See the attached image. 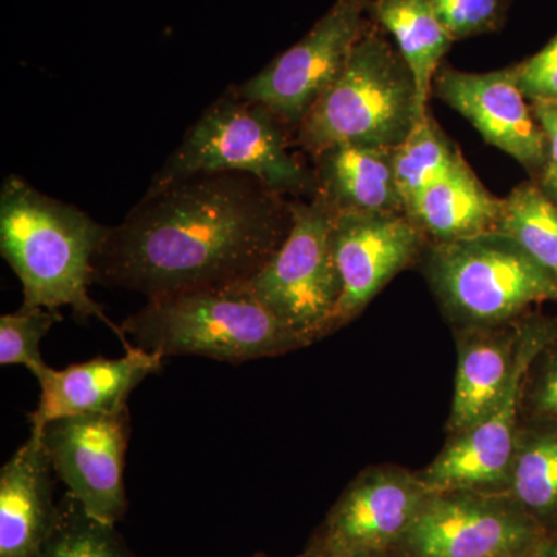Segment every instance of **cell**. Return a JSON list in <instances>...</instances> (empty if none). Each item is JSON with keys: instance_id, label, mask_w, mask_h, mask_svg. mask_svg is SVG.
I'll use <instances>...</instances> for the list:
<instances>
[{"instance_id": "1", "label": "cell", "mask_w": 557, "mask_h": 557, "mask_svg": "<svg viewBox=\"0 0 557 557\" xmlns=\"http://www.w3.org/2000/svg\"><path fill=\"white\" fill-rule=\"evenodd\" d=\"M242 172L194 175L148 190L106 234L95 282L159 299L244 284L284 244L292 205Z\"/></svg>"}, {"instance_id": "2", "label": "cell", "mask_w": 557, "mask_h": 557, "mask_svg": "<svg viewBox=\"0 0 557 557\" xmlns=\"http://www.w3.org/2000/svg\"><path fill=\"white\" fill-rule=\"evenodd\" d=\"M109 228L86 212L39 193L11 174L0 190V252L22 284L25 307L60 311L70 307L79 321L100 319L124 348L120 325L91 299L94 260Z\"/></svg>"}, {"instance_id": "3", "label": "cell", "mask_w": 557, "mask_h": 557, "mask_svg": "<svg viewBox=\"0 0 557 557\" xmlns=\"http://www.w3.org/2000/svg\"><path fill=\"white\" fill-rule=\"evenodd\" d=\"M120 327L131 346L164 358L194 355L231 364L309 346L247 282L149 299Z\"/></svg>"}, {"instance_id": "4", "label": "cell", "mask_w": 557, "mask_h": 557, "mask_svg": "<svg viewBox=\"0 0 557 557\" xmlns=\"http://www.w3.org/2000/svg\"><path fill=\"white\" fill-rule=\"evenodd\" d=\"M423 271L443 314L456 330L500 327L557 300V281L500 231L432 242Z\"/></svg>"}, {"instance_id": "5", "label": "cell", "mask_w": 557, "mask_h": 557, "mask_svg": "<svg viewBox=\"0 0 557 557\" xmlns=\"http://www.w3.org/2000/svg\"><path fill=\"white\" fill-rule=\"evenodd\" d=\"M428 113L397 47L366 30L339 78L299 124V141L314 156L346 143L394 149Z\"/></svg>"}, {"instance_id": "6", "label": "cell", "mask_w": 557, "mask_h": 557, "mask_svg": "<svg viewBox=\"0 0 557 557\" xmlns=\"http://www.w3.org/2000/svg\"><path fill=\"white\" fill-rule=\"evenodd\" d=\"M242 172L278 194L313 188V178L289 153L282 121L265 106L234 91L209 106L157 175L148 190L194 175Z\"/></svg>"}, {"instance_id": "7", "label": "cell", "mask_w": 557, "mask_h": 557, "mask_svg": "<svg viewBox=\"0 0 557 557\" xmlns=\"http://www.w3.org/2000/svg\"><path fill=\"white\" fill-rule=\"evenodd\" d=\"M336 211L321 194L292 205L284 244L247 284L296 335L313 344L330 335L343 284L332 248Z\"/></svg>"}, {"instance_id": "8", "label": "cell", "mask_w": 557, "mask_h": 557, "mask_svg": "<svg viewBox=\"0 0 557 557\" xmlns=\"http://www.w3.org/2000/svg\"><path fill=\"white\" fill-rule=\"evenodd\" d=\"M556 341V318L530 311L519 319L515 368L504 395L479 424L450 437L435 460L418 472L429 493L469 490L507 494L528 375L539 355Z\"/></svg>"}, {"instance_id": "9", "label": "cell", "mask_w": 557, "mask_h": 557, "mask_svg": "<svg viewBox=\"0 0 557 557\" xmlns=\"http://www.w3.org/2000/svg\"><path fill=\"white\" fill-rule=\"evenodd\" d=\"M545 536L508 494L429 493L394 557H533Z\"/></svg>"}, {"instance_id": "10", "label": "cell", "mask_w": 557, "mask_h": 557, "mask_svg": "<svg viewBox=\"0 0 557 557\" xmlns=\"http://www.w3.org/2000/svg\"><path fill=\"white\" fill-rule=\"evenodd\" d=\"M366 0H336L298 44L277 57L236 94L265 106L282 123L300 124L336 83L366 27Z\"/></svg>"}, {"instance_id": "11", "label": "cell", "mask_w": 557, "mask_h": 557, "mask_svg": "<svg viewBox=\"0 0 557 557\" xmlns=\"http://www.w3.org/2000/svg\"><path fill=\"white\" fill-rule=\"evenodd\" d=\"M428 494L418 472L395 465L364 469L330 508L306 549L322 557L392 552Z\"/></svg>"}, {"instance_id": "12", "label": "cell", "mask_w": 557, "mask_h": 557, "mask_svg": "<svg viewBox=\"0 0 557 557\" xmlns=\"http://www.w3.org/2000/svg\"><path fill=\"white\" fill-rule=\"evenodd\" d=\"M42 435L51 467L67 493L94 518L116 525L126 515L124 461L131 440L129 409L58 418Z\"/></svg>"}, {"instance_id": "13", "label": "cell", "mask_w": 557, "mask_h": 557, "mask_svg": "<svg viewBox=\"0 0 557 557\" xmlns=\"http://www.w3.org/2000/svg\"><path fill=\"white\" fill-rule=\"evenodd\" d=\"M423 231L403 212H336L332 248L343 293L330 335L358 318L399 271L426 249Z\"/></svg>"}, {"instance_id": "14", "label": "cell", "mask_w": 557, "mask_h": 557, "mask_svg": "<svg viewBox=\"0 0 557 557\" xmlns=\"http://www.w3.org/2000/svg\"><path fill=\"white\" fill-rule=\"evenodd\" d=\"M432 89L494 148L528 171L541 172L545 166L547 135L520 90L515 67L485 73L442 69Z\"/></svg>"}, {"instance_id": "15", "label": "cell", "mask_w": 557, "mask_h": 557, "mask_svg": "<svg viewBox=\"0 0 557 557\" xmlns=\"http://www.w3.org/2000/svg\"><path fill=\"white\" fill-rule=\"evenodd\" d=\"M163 355L126 348L120 358H94L62 370L47 368L39 376L38 408L30 413L32 432L58 418L115 413L127 408L132 391L160 372Z\"/></svg>"}, {"instance_id": "16", "label": "cell", "mask_w": 557, "mask_h": 557, "mask_svg": "<svg viewBox=\"0 0 557 557\" xmlns=\"http://www.w3.org/2000/svg\"><path fill=\"white\" fill-rule=\"evenodd\" d=\"M53 474L36 432L0 469V557H39L60 512Z\"/></svg>"}, {"instance_id": "17", "label": "cell", "mask_w": 557, "mask_h": 557, "mask_svg": "<svg viewBox=\"0 0 557 557\" xmlns=\"http://www.w3.org/2000/svg\"><path fill=\"white\" fill-rule=\"evenodd\" d=\"M518 321L500 327L456 330L457 373L448 420L450 437L479 424L504 395L515 368Z\"/></svg>"}, {"instance_id": "18", "label": "cell", "mask_w": 557, "mask_h": 557, "mask_svg": "<svg viewBox=\"0 0 557 557\" xmlns=\"http://www.w3.org/2000/svg\"><path fill=\"white\" fill-rule=\"evenodd\" d=\"M317 193L336 212H403L405 200L395 172L394 149L333 145L321 150Z\"/></svg>"}, {"instance_id": "19", "label": "cell", "mask_w": 557, "mask_h": 557, "mask_svg": "<svg viewBox=\"0 0 557 557\" xmlns=\"http://www.w3.org/2000/svg\"><path fill=\"white\" fill-rule=\"evenodd\" d=\"M504 199L480 183L463 156L420 194L408 215L434 242L468 239L497 231Z\"/></svg>"}, {"instance_id": "20", "label": "cell", "mask_w": 557, "mask_h": 557, "mask_svg": "<svg viewBox=\"0 0 557 557\" xmlns=\"http://www.w3.org/2000/svg\"><path fill=\"white\" fill-rule=\"evenodd\" d=\"M507 494L537 525L557 528V421L523 417Z\"/></svg>"}, {"instance_id": "21", "label": "cell", "mask_w": 557, "mask_h": 557, "mask_svg": "<svg viewBox=\"0 0 557 557\" xmlns=\"http://www.w3.org/2000/svg\"><path fill=\"white\" fill-rule=\"evenodd\" d=\"M372 11L376 21L394 36L416 79L421 108L428 110L440 62L453 46V38L428 0H375Z\"/></svg>"}, {"instance_id": "22", "label": "cell", "mask_w": 557, "mask_h": 557, "mask_svg": "<svg viewBox=\"0 0 557 557\" xmlns=\"http://www.w3.org/2000/svg\"><path fill=\"white\" fill-rule=\"evenodd\" d=\"M497 231L518 242L557 281V205L533 183L504 199Z\"/></svg>"}, {"instance_id": "23", "label": "cell", "mask_w": 557, "mask_h": 557, "mask_svg": "<svg viewBox=\"0 0 557 557\" xmlns=\"http://www.w3.org/2000/svg\"><path fill=\"white\" fill-rule=\"evenodd\" d=\"M460 150L445 137L431 115L423 116L408 138L394 148L395 172L406 214L420 194L456 163Z\"/></svg>"}, {"instance_id": "24", "label": "cell", "mask_w": 557, "mask_h": 557, "mask_svg": "<svg viewBox=\"0 0 557 557\" xmlns=\"http://www.w3.org/2000/svg\"><path fill=\"white\" fill-rule=\"evenodd\" d=\"M39 557H135L115 525L94 518L67 493Z\"/></svg>"}, {"instance_id": "25", "label": "cell", "mask_w": 557, "mask_h": 557, "mask_svg": "<svg viewBox=\"0 0 557 557\" xmlns=\"http://www.w3.org/2000/svg\"><path fill=\"white\" fill-rule=\"evenodd\" d=\"M61 321L60 311L22 306L0 318V364L24 366L36 379L49 366L40 355V341Z\"/></svg>"}, {"instance_id": "26", "label": "cell", "mask_w": 557, "mask_h": 557, "mask_svg": "<svg viewBox=\"0 0 557 557\" xmlns=\"http://www.w3.org/2000/svg\"><path fill=\"white\" fill-rule=\"evenodd\" d=\"M453 40L496 32L504 24L507 0H428Z\"/></svg>"}, {"instance_id": "27", "label": "cell", "mask_w": 557, "mask_h": 557, "mask_svg": "<svg viewBox=\"0 0 557 557\" xmlns=\"http://www.w3.org/2000/svg\"><path fill=\"white\" fill-rule=\"evenodd\" d=\"M522 416L557 421V341L539 355L530 370Z\"/></svg>"}, {"instance_id": "28", "label": "cell", "mask_w": 557, "mask_h": 557, "mask_svg": "<svg viewBox=\"0 0 557 557\" xmlns=\"http://www.w3.org/2000/svg\"><path fill=\"white\" fill-rule=\"evenodd\" d=\"M515 67L516 79L527 100H557V33L547 46Z\"/></svg>"}, {"instance_id": "29", "label": "cell", "mask_w": 557, "mask_h": 557, "mask_svg": "<svg viewBox=\"0 0 557 557\" xmlns=\"http://www.w3.org/2000/svg\"><path fill=\"white\" fill-rule=\"evenodd\" d=\"M531 108L548 139L547 161L542 168L537 186L557 205V109L544 101L531 102Z\"/></svg>"}, {"instance_id": "30", "label": "cell", "mask_w": 557, "mask_h": 557, "mask_svg": "<svg viewBox=\"0 0 557 557\" xmlns=\"http://www.w3.org/2000/svg\"><path fill=\"white\" fill-rule=\"evenodd\" d=\"M533 557H557V528L545 533Z\"/></svg>"}, {"instance_id": "31", "label": "cell", "mask_w": 557, "mask_h": 557, "mask_svg": "<svg viewBox=\"0 0 557 557\" xmlns=\"http://www.w3.org/2000/svg\"><path fill=\"white\" fill-rule=\"evenodd\" d=\"M357 557H394L392 556L391 552H383V553H370V555H361Z\"/></svg>"}, {"instance_id": "32", "label": "cell", "mask_w": 557, "mask_h": 557, "mask_svg": "<svg viewBox=\"0 0 557 557\" xmlns=\"http://www.w3.org/2000/svg\"><path fill=\"white\" fill-rule=\"evenodd\" d=\"M298 557H322V556L314 555V553L309 552V549H304L302 555H299Z\"/></svg>"}, {"instance_id": "33", "label": "cell", "mask_w": 557, "mask_h": 557, "mask_svg": "<svg viewBox=\"0 0 557 557\" xmlns=\"http://www.w3.org/2000/svg\"><path fill=\"white\" fill-rule=\"evenodd\" d=\"M539 102V101H537ZM545 102V101H544ZM548 104H552L553 108L557 109V100L556 101H549Z\"/></svg>"}, {"instance_id": "34", "label": "cell", "mask_w": 557, "mask_h": 557, "mask_svg": "<svg viewBox=\"0 0 557 557\" xmlns=\"http://www.w3.org/2000/svg\"><path fill=\"white\" fill-rule=\"evenodd\" d=\"M251 557H270V556H267V555H256V556H251Z\"/></svg>"}]
</instances>
